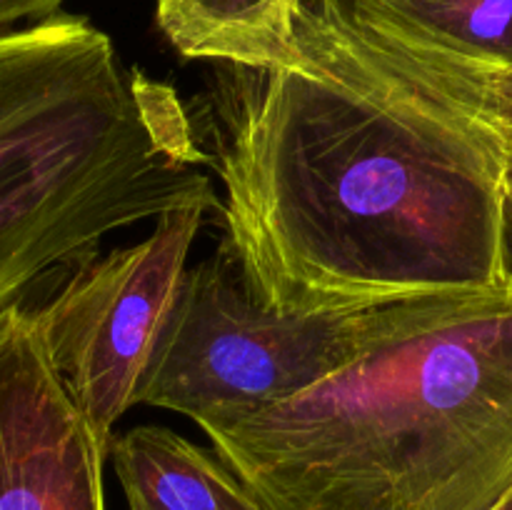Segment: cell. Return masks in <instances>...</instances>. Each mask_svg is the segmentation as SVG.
<instances>
[{"mask_svg": "<svg viewBox=\"0 0 512 510\" xmlns=\"http://www.w3.org/2000/svg\"><path fill=\"white\" fill-rule=\"evenodd\" d=\"M203 433L268 510H493L512 488V283L410 300L355 363Z\"/></svg>", "mask_w": 512, "mask_h": 510, "instance_id": "7a4b0ae2", "label": "cell"}, {"mask_svg": "<svg viewBox=\"0 0 512 510\" xmlns=\"http://www.w3.org/2000/svg\"><path fill=\"white\" fill-rule=\"evenodd\" d=\"M493 510H512V488L503 495V498H500V503L495 505Z\"/></svg>", "mask_w": 512, "mask_h": 510, "instance_id": "7c38bea8", "label": "cell"}, {"mask_svg": "<svg viewBox=\"0 0 512 510\" xmlns=\"http://www.w3.org/2000/svg\"><path fill=\"white\" fill-rule=\"evenodd\" d=\"M340 18L360 38V43L393 73L413 83L423 93L463 110L470 118L488 125L505 143L512 158V70L480 68L450 55L395 40L390 35L370 30L350 18L335 0H330Z\"/></svg>", "mask_w": 512, "mask_h": 510, "instance_id": "9c48e42d", "label": "cell"}, {"mask_svg": "<svg viewBox=\"0 0 512 510\" xmlns=\"http://www.w3.org/2000/svg\"><path fill=\"white\" fill-rule=\"evenodd\" d=\"M410 303V300H408ZM405 303L343 313H283L258 303L220 245L185 268L135 405L173 410L200 430L285 403L355 363Z\"/></svg>", "mask_w": 512, "mask_h": 510, "instance_id": "277c9868", "label": "cell"}, {"mask_svg": "<svg viewBox=\"0 0 512 510\" xmlns=\"http://www.w3.org/2000/svg\"><path fill=\"white\" fill-rule=\"evenodd\" d=\"M108 450L60 383L35 310H0V510H105Z\"/></svg>", "mask_w": 512, "mask_h": 510, "instance_id": "8992f818", "label": "cell"}, {"mask_svg": "<svg viewBox=\"0 0 512 510\" xmlns=\"http://www.w3.org/2000/svg\"><path fill=\"white\" fill-rule=\"evenodd\" d=\"M205 163L178 93L90 20L0 30V310L115 230L220 208Z\"/></svg>", "mask_w": 512, "mask_h": 510, "instance_id": "3957f363", "label": "cell"}, {"mask_svg": "<svg viewBox=\"0 0 512 510\" xmlns=\"http://www.w3.org/2000/svg\"><path fill=\"white\" fill-rule=\"evenodd\" d=\"M505 248H508V273L512 280V165L508 180V203H505Z\"/></svg>", "mask_w": 512, "mask_h": 510, "instance_id": "8fae6325", "label": "cell"}, {"mask_svg": "<svg viewBox=\"0 0 512 510\" xmlns=\"http://www.w3.org/2000/svg\"><path fill=\"white\" fill-rule=\"evenodd\" d=\"M205 213L163 215L148 238L90 258L33 308L60 383L108 453L115 425L135 405Z\"/></svg>", "mask_w": 512, "mask_h": 510, "instance_id": "5b68a950", "label": "cell"}, {"mask_svg": "<svg viewBox=\"0 0 512 510\" xmlns=\"http://www.w3.org/2000/svg\"><path fill=\"white\" fill-rule=\"evenodd\" d=\"M223 248L258 303L343 313L503 290L510 150L380 63L328 0L213 93Z\"/></svg>", "mask_w": 512, "mask_h": 510, "instance_id": "6da1fadb", "label": "cell"}, {"mask_svg": "<svg viewBox=\"0 0 512 510\" xmlns=\"http://www.w3.org/2000/svg\"><path fill=\"white\" fill-rule=\"evenodd\" d=\"M65 0H0V30H10L23 20L53 18Z\"/></svg>", "mask_w": 512, "mask_h": 510, "instance_id": "30bf717a", "label": "cell"}, {"mask_svg": "<svg viewBox=\"0 0 512 510\" xmlns=\"http://www.w3.org/2000/svg\"><path fill=\"white\" fill-rule=\"evenodd\" d=\"M305 0H158V25L185 58L280 68L298 55Z\"/></svg>", "mask_w": 512, "mask_h": 510, "instance_id": "ba28073f", "label": "cell"}, {"mask_svg": "<svg viewBox=\"0 0 512 510\" xmlns=\"http://www.w3.org/2000/svg\"><path fill=\"white\" fill-rule=\"evenodd\" d=\"M110 455L128 510H268L215 450L165 425H135Z\"/></svg>", "mask_w": 512, "mask_h": 510, "instance_id": "52a82bcc", "label": "cell"}]
</instances>
